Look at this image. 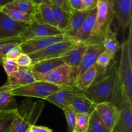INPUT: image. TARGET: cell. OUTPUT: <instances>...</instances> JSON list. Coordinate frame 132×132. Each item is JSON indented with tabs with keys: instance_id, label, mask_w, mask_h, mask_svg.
Here are the masks:
<instances>
[{
	"instance_id": "cell-1",
	"label": "cell",
	"mask_w": 132,
	"mask_h": 132,
	"mask_svg": "<svg viewBox=\"0 0 132 132\" xmlns=\"http://www.w3.org/2000/svg\"><path fill=\"white\" fill-rule=\"evenodd\" d=\"M98 74L101 75V77L99 80L95 79L91 86L82 93L95 104L109 102L119 107L121 89L116 62H113L106 71H99Z\"/></svg>"
},
{
	"instance_id": "cell-2",
	"label": "cell",
	"mask_w": 132,
	"mask_h": 132,
	"mask_svg": "<svg viewBox=\"0 0 132 132\" xmlns=\"http://www.w3.org/2000/svg\"><path fill=\"white\" fill-rule=\"evenodd\" d=\"M45 103L42 101L34 102L31 98L24 100L18 106L10 132H27L39 118Z\"/></svg>"
},
{
	"instance_id": "cell-3",
	"label": "cell",
	"mask_w": 132,
	"mask_h": 132,
	"mask_svg": "<svg viewBox=\"0 0 132 132\" xmlns=\"http://www.w3.org/2000/svg\"><path fill=\"white\" fill-rule=\"evenodd\" d=\"M69 87H63L54 85L43 80H36L31 84L19 87L10 89L13 95L22 96L29 98H38L45 99L55 92Z\"/></svg>"
},
{
	"instance_id": "cell-4",
	"label": "cell",
	"mask_w": 132,
	"mask_h": 132,
	"mask_svg": "<svg viewBox=\"0 0 132 132\" xmlns=\"http://www.w3.org/2000/svg\"><path fill=\"white\" fill-rule=\"evenodd\" d=\"M121 54L117 76L122 91L132 103V63L129 60L127 41L125 40L121 45Z\"/></svg>"
},
{
	"instance_id": "cell-5",
	"label": "cell",
	"mask_w": 132,
	"mask_h": 132,
	"mask_svg": "<svg viewBox=\"0 0 132 132\" xmlns=\"http://www.w3.org/2000/svg\"><path fill=\"white\" fill-rule=\"evenodd\" d=\"M95 25L92 32V38H103L106 28L112 25L115 18L112 0H97Z\"/></svg>"
},
{
	"instance_id": "cell-6",
	"label": "cell",
	"mask_w": 132,
	"mask_h": 132,
	"mask_svg": "<svg viewBox=\"0 0 132 132\" xmlns=\"http://www.w3.org/2000/svg\"><path fill=\"white\" fill-rule=\"evenodd\" d=\"M82 43L78 42L73 39H68L59 41L47 47L45 49L31 53L28 55L32 60V63L44 60L61 58L66 53L78 46Z\"/></svg>"
},
{
	"instance_id": "cell-7",
	"label": "cell",
	"mask_w": 132,
	"mask_h": 132,
	"mask_svg": "<svg viewBox=\"0 0 132 132\" xmlns=\"http://www.w3.org/2000/svg\"><path fill=\"white\" fill-rule=\"evenodd\" d=\"M63 34L60 30L43 22L34 20L28 24L25 29L19 36L22 41L31 39L46 36H55Z\"/></svg>"
},
{
	"instance_id": "cell-8",
	"label": "cell",
	"mask_w": 132,
	"mask_h": 132,
	"mask_svg": "<svg viewBox=\"0 0 132 132\" xmlns=\"http://www.w3.org/2000/svg\"><path fill=\"white\" fill-rule=\"evenodd\" d=\"M102 40L103 38H92L90 39V42L88 45L86 52L76 72V78L82 72L95 64L97 57L105 50Z\"/></svg>"
},
{
	"instance_id": "cell-9",
	"label": "cell",
	"mask_w": 132,
	"mask_h": 132,
	"mask_svg": "<svg viewBox=\"0 0 132 132\" xmlns=\"http://www.w3.org/2000/svg\"><path fill=\"white\" fill-rule=\"evenodd\" d=\"M72 39L66 36L64 34L55 35V36H46V37L38 38L31 39L22 41L20 43L23 53L31 54L38 50L45 49L47 47L64 40Z\"/></svg>"
},
{
	"instance_id": "cell-10",
	"label": "cell",
	"mask_w": 132,
	"mask_h": 132,
	"mask_svg": "<svg viewBox=\"0 0 132 132\" xmlns=\"http://www.w3.org/2000/svg\"><path fill=\"white\" fill-rule=\"evenodd\" d=\"M119 108V118L113 129L117 132H132V103L122 89Z\"/></svg>"
},
{
	"instance_id": "cell-11",
	"label": "cell",
	"mask_w": 132,
	"mask_h": 132,
	"mask_svg": "<svg viewBox=\"0 0 132 132\" xmlns=\"http://www.w3.org/2000/svg\"><path fill=\"white\" fill-rule=\"evenodd\" d=\"M72 73V67L63 63L46 74L41 80L63 87H73L71 84Z\"/></svg>"
},
{
	"instance_id": "cell-12",
	"label": "cell",
	"mask_w": 132,
	"mask_h": 132,
	"mask_svg": "<svg viewBox=\"0 0 132 132\" xmlns=\"http://www.w3.org/2000/svg\"><path fill=\"white\" fill-rule=\"evenodd\" d=\"M28 24L16 21L0 12V40L19 37Z\"/></svg>"
},
{
	"instance_id": "cell-13",
	"label": "cell",
	"mask_w": 132,
	"mask_h": 132,
	"mask_svg": "<svg viewBox=\"0 0 132 132\" xmlns=\"http://www.w3.org/2000/svg\"><path fill=\"white\" fill-rule=\"evenodd\" d=\"M95 110L107 127L111 130H113L119 118V107L112 102H104L96 104L95 105Z\"/></svg>"
},
{
	"instance_id": "cell-14",
	"label": "cell",
	"mask_w": 132,
	"mask_h": 132,
	"mask_svg": "<svg viewBox=\"0 0 132 132\" xmlns=\"http://www.w3.org/2000/svg\"><path fill=\"white\" fill-rule=\"evenodd\" d=\"M115 17L122 32L131 22L132 0H112Z\"/></svg>"
},
{
	"instance_id": "cell-15",
	"label": "cell",
	"mask_w": 132,
	"mask_h": 132,
	"mask_svg": "<svg viewBox=\"0 0 132 132\" xmlns=\"http://www.w3.org/2000/svg\"><path fill=\"white\" fill-rule=\"evenodd\" d=\"M90 42V40L88 41L82 43L78 46L70 50L69 51L66 53L64 55L61 57L63 63L69 65L72 69L73 73H72V80H71V84L72 86H73V84L76 79V74L77 70L81 63L82 58H83L84 54L86 52L88 45Z\"/></svg>"
},
{
	"instance_id": "cell-16",
	"label": "cell",
	"mask_w": 132,
	"mask_h": 132,
	"mask_svg": "<svg viewBox=\"0 0 132 132\" xmlns=\"http://www.w3.org/2000/svg\"><path fill=\"white\" fill-rule=\"evenodd\" d=\"M90 11L91 10H75L70 9L69 11L68 25L63 32V34L73 39Z\"/></svg>"
},
{
	"instance_id": "cell-17",
	"label": "cell",
	"mask_w": 132,
	"mask_h": 132,
	"mask_svg": "<svg viewBox=\"0 0 132 132\" xmlns=\"http://www.w3.org/2000/svg\"><path fill=\"white\" fill-rule=\"evenodd\" d=\"M63 63L61 58L44 60L32 63L30 67L36 80H41L50 71Z\"/></svg>"
},
{
	"instance_id": "cell-18",
	"label": "cell",
	"mask_w": 132,
	"mask_h": 132,
	"mask_svg": "<svg viewBox=\"0 0 132 132\" xmlns=\"http://www.w3.org/2000/svg\"><path fill=\"white\" fill-rule=\"evenodd\" d=\"M34 81H36V79L30 67H19L16 72L8 76L7 82L6 84L10 87V89H14L31 84Z\"/></svg>"
},
{
	"instance_id": "cell-19",
	"label": "cell",
	"mask_w": 132,
	"mask_h": 132,
	"mask_svg": "<svg viewBox=\"0 0 132 132\" xmlns=\"http://www.w3.org/2000/svg\"><path fill=\"white\" fill-rule=\"evenodd\" d=\"M77 91L74 87L66 88L52 93L45 100L63 109L65 107L70 106Z\"/></svg>"
},
{
	"instance_id": "cell-20",
	"label": "cell",
	"mask_w": 132,
	"mask_h": 132,
	"mask_svg": "<svg viewBox=\"0 0 132 132\" xmlns=\"http://www.w3.org/2000/svg\"><path fill=\"white\" fill-rule=\"evenodd\" d=\"M99 71L98 66L94 64L76 78L73 84V87L81 92L87 90L95 80Z\"/></svg>"
},
{
	"instance_id": "cell-21",
	"label": "cell",
	"mask_w": 132,
	"mask_h": 132,
	"mask_svg": "<svg viewBox=\"0 0 132 132\" xmlns=\"http://www.w3.org/2000/svg\"><path fill=\"white\" fill-rule=\"evenodd\" d=\"M97 8L91 10L88 16L86 17L81 27L73 38V40L78 42L84 43L88 41L92 38L91 34L95 25L96 19Z\"/></svg>"
},
{
	"instance_id": "cell-22",
	"label": "cell",
	"mask_w": 132,
	"mask_h": 132,
	"mask_svg": "<svg viewBox=\"0 0 132 132\" xmlns=\"http://www.w3.org/2000/svg\"><path fill=\"white\" fill-rule=\"evenodd\" d=\"M18 104L6 84L0 87V113H7L18 109Z\"/></svg>"
},
{
	"instance_id": "cell-23",
	"label": "cell",
	"mask_w": 132,
	"mask_h": 132,
	"mask_svg": "<svg viewBox=\"0 0 132 132\" xmlns=\"http://www.w3.org/2000/svg\"><path fill=\"white\" fill-rule=\"evenodd\" d=\"M35 20L43 22L46 24L57 27L52 4L50 0H45L38 6V10L34 16Z\"/></svg>"
},
{
	"instance_id": "cell-24",
	"label": "cell",
	"mask_w": 132,
	"mask_h": 132,
	"mask_svg": "<svg viewBox=\"0 0 132 132\" xmlns=\"http://www.w3.org/2000/svg\"><path fill=\"white\" fill-rule=\"evenodd\" d=\"M95 104L84 94L82 92L77 90L70 106L77 113H86L90 114L95 109Z\"/></svg>"
},
{
	"instance_id": "cell-25",
	"label": "cell",
	"mask_w": 132,
	"mask_h": 132,
	"mask_svg": "<svg viewBox=\"0 0 132 132\" xmlns=\"http://www.w3.org/2000/svg\"><path fill=\"white\" fill-rule=\"evenodd\" d=\"M102 43L104 49L113 55H116V53L121 48V43L117 40L116 32H113L112 29L111 25L106 28L103 36Z\"/></svg>"
},
{
	"instance_id": "cell-26",
	"label": "cell",
	"mask_w": 132,
	"mask_h": 132,
	"mask_svg": "<svg viewBox=\"0 0 132 132\" xmlns=\"http://www.w3.org/2000/svg\"><path fill=\"white\" fill-rule=\"evenodd\" d=\"M38 6L30 0H14L5 7L34 16L38 10Z\"/></svg>"
},
{
	"instance_id": "cell-27",
	"label": "cell",
	"mask_w": 132,
	"mask_h": 132,
	"mask_svg": "<svg viewBox=\"0 0 132 132\" xmlns=\"http://www.w3.org/2000/svg\"><path fill=\"white\" fill-rule=\"evenodd\" d=\"M94 109L90 114L88 126L86 132H112Z\"/></svg>"
},
{
	"instance_id": "cell-28",
	"label": "cell",
	"mask_w": 132,
	"mask_h": 132,
	"mask_svg": "<svg viewBox=\"0 0 132 132\" xmlns=\"http://www.w3.org/2000/svg\"><path fill=\"white\" fill-rule=\"evenodd\" d=\"M52 4L53 12H54V18L57 23V27L63 33L65 28L68 25L69 21V12L62 10L58 6Z\"/></svg>"
},
{
	"instance_id": "cell-29",
	"label": "cell",
	"mask_w": 132,
	"mask_h": 132,
	"mask_svg": "<svg viewBox=\"0 0 132 132\" xmlns=\"http://www.w3.org/2000/svg\"><path fill=\"white\" fill-rule=\"evenodd\" d=\"M1 11L7 16H9L10 18H11L14 20L18 22H21V23L30 24L35 20L34 16L33 15L25 14V13L21 12H19L18 10L10 9L9 8L5 7V6L2 8Z\"/></svg>"
},
{
	"instance_id": "cell-30",
	"label": "cell",
	"mask_w": 132,
	"mask_h": 132,
	"mask_svg": "<svg viewBox=\"0 0 132 132\" xmlns=\"http://www.w3.org/2000/svg\"><path fill=\"white\" fill-rule=\"evenodd\" d=\"M115 55L110 52L104 50L101 53L97 58L95 64L98 66L99 69V71H104L110 65L111 62L114 58Z\"/></svg>"
},
{
	"instance_id": "cell-31",
	"label": "cell",
	"mask_w": 132,
	"mask_h": 132,
	"mask_svg": "<svg viewBox=\"0 0 132 132\" xmlns=\"http://www.w3.org/2000/svg\"><path fill=\"white\" fill-rule=\"evenodd\" d=\"M90 114L86 113H77L75 126V131L86 132L88 126Z\"/></svg>"
},
{
	"instance_id": "cell-32",
	"label": "cell",
	"mask_w": 132,
	"mask_h": 132,
	"mask_svg": "<svg viewBox=\"0 0 132 132\" xmlns=\"http://www.w3.org/2000/svg\"><path fill=\"white\" fill-rule=\"evenodd\" d=\"M16 110L5 113L0 116V132H10V127L15 117Z\"/></svg>"
},
{
	"instance_id": "cell-33",
	"label": "cell",
	"mask_w": 132,
	"mask_h": 132,
	"mask_svg": "<svg viewBox=\"0 0 132 132\" xmlns=\"http://www.w3.org/2000/svg\"><path fill=\"white\" fill-rule=\"evenodd\" d=\"M63 110L64 111L66 119H67V125H68V132L74 131L77 111L71 106L65 107Z\"/></svg>"
},
{
	"instance_id": "cell-34",
	"label": "cell",
	"mask_w": 132,
	"mask_h": 132,
	"mask_svg": "<svg viewBox=\"0 0 132 132\" xmlns=\"http://www.w3.org/2000/svg\"><path fill=\"white\" fill-rule=\"evenodd\" d=\"M1 65L3 67L4 70H5L7 76L16 72L19 69V65L16 63L15 60L4 59Z\"/></svg>"
},
{
	"instance_id": "cell-35",
	"label": "cell",
	"mask_w": 132,
	"mask_h": 132,
	"mask_svg": "<svg viewBox=\"0 0 132 132\" xmlns=\"http://www.w3.org/2000/svg\"><path fill=\"white\" fill-rule=\"evenodd\" d=\"M16 63L21 68H27L32 65V60L30 56L26 53H22L15 60Z\"/></svg>"
},
{
	"instance_id": "cell-36",
	"label": "cell",
	"mask_w": 132,
	"mask_h": 132,
	"mask_svg": "<svg viewBox=\"0 0 132 132\" xmlns=\"http://www.w3.org/2000/svg\"><path fill=\"white\" fill-rule=\"evenodd\" d=\"M23 53V50H22L21 47L20 46V44L14 46V47L12 48L7 53H6V56H5L4 59H12L15 60L20 54Z\"/></svg>"
},
{
	"instance_id": "cell-37",
	"label": "cell",
	"mask_w": 132,
	"mask_h": 132,
	"mask_svg": "<svg viewBox=\"0 0 132 132\" xmlns=\"http://www.w3.org/2000/svg\"><path fill=\"white\" fill-rule=\"evenodd\" d=\"M53 5L58 6L62 10L69 12L70 10V6L68 4V0H50Z\"/></svg>"
},
{
	"instance_id": "cell-38",
	"label": "cell",
	"mask_w": 132,
	"mask_h": 132,
	"mask_svg": "<svg viewBox=\"0 0 132 132\" xmlns=\"http://www.w3.org/2000/svg\"><path fill=\"white\" fill-rule=\"evenodd\" d=\"M132 24L131 22H130L129 24V35L128 38H127V47H128V52L129 60L132 63Z\"/></svg>"
},
{
	"instance_id": "cell-39",
	"label": "cell",
	"mask_w": 132,
	"mask_h": 132,
	"mask_svg": "<svg viewBox=\"0 0 132 132\" xmlns=\"http://www.w3.org/2000/svg\"><path fill=\"white\" fill-rule=\"evenodd\" d=\"M97 0H82V10H91L97 6Z\"/></svg>"
},
{
	"instance_id": "cell-40",
	"label": "cell",
	"mask_w": 132,
	"mask_h": 132,
	"mask_svg": "<svg viewBox=\"0 0 132 132\" xmlns=\"http://www.w3.org/2000/svg\"><path fill=\"white\" fill-rule=\"evenodd\" d=\"M21 40L19 37L16 38H12L4 39V40H0V64H2V62L3 61V58L2 56V49L3 47L6 45V43L11 41H15V40Z\"/></svg>"
},
{
	"instance_id": "cell-41",
	"label": "cell",
	"mask_w": 132,
	"mask_h": 132,
	"mask_svg": "<svg viewBox=\"0 0 132 132\" xmlns=\"http://www.w3.org/2000/svg\"><path fill=\"white\" fill-rule=\"evenodd\" d=\"M27 132H53V131L48 127L36 126L34 124L30 128Z\"/></svg>"
},
{
	"instance_id": "cell-42",
	"label": "cell",
	"mask_w": 132,
	"mask_h": 132,
	"mask_svg": "<svg viewBox=\"0 0 132 132\" xmlns=\"http://www.w3.org/2000/svg\"><path fill=\"white\" fill-rule=\"evenodd\" d=\"M70 9L82 10V0H68Z\"/></svg>"
},
{
	"instance_id": "cell-43",
	"label": "cell",
	"mask_w": 132,
	"mask_h": 132,
	"mask_svg": "<svg viewBox=\"0 0 132 132\" xmlns=\"http://www.w3.org/2000/svg\"><path fill=\"white\" fill-rule=\"evenodd\" d=\"M14 0H0V7L3 8L7 5L8 4L12 3Z\"/></svg>"
},
{
	"instance_id": "cell-44",
	"label": "cell",
	"mask_w": 132,
	"mask_h": 132,
	"mask_svg": "<svg viewBox=\"0 0 132 132\" xmlns=\"http://www.w3.org/2000/svg\"><path fill=\"white\" fill-rule=\"evenodd\" d=\"M30 1H32V2H33L34 3L36 4V5H39L40 4L42 3L45 0H30Z\"/></svg>"
},
{
	"instance_id": "cell-45",
	"label": "cell",
	"mask_w": 132,
	"mask_h": 132,
	"mask_svg": "<svg viewBox=\"0 0 132 132\" xmlns=\"http://www.w3.org/2000/svg\"><path fill=\"white\" fill-rule=\"evenodd\" d=\"M3 113H0V116H1Z\"/></svg>"
},
{
	"instance_id": "cell-46",
	"label": "cell",
	"mask_w": 132,
	"mask_h": 132,
	"mask_svg": "<svg viewBox=\"0 0 132 132\" xmlns=\"http://www.w3.org/2000/svg\"><path fill=\"white\" fill-rule=\"evenodd\" d=\"M112 132H117V131H116V130H114V129H113V130L112 131Z\"/></svg>"
},
{
	"instance_id": "cell-47",
	"label": "cell",
	"mask_w": 132,
	"mask_h": 132,
	"mask_svg": "<svg viewBox=\"0 0 132 132\" xmlns=\"http://www.w3.org/2000/svg\"><path fill=\"white\" fill-rule=\"evenodd\" d=\"M1 9H2V8H1V7H0V12L1 11Z\"/></svg>"
},
{
	"instance_id": "cell-48",
	"label": "cell",
	"mask_w": 132,
	"mask_h": 132,
	"mask_svg": "<svg viewBox=\"0 0 132 132\" xmlns=\"http://www.w3.org/2000/svg\"><path fill=\"white\" fill-rule=\"evenodd\" d=\"M73 132H77V131H73Z\"/></svg>"
}]
</instances>
